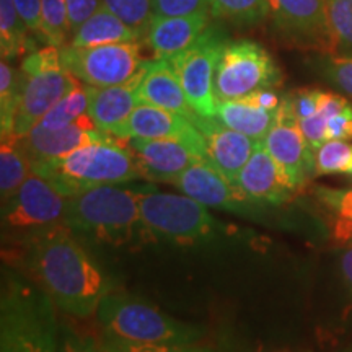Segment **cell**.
<instances>
[{
    "label": "cell",
    "mask_w": 352,
    "mask_h": 352,
    "mask_svg": "<svg viewBox=\"0 0 352 352\" xmlns=\"http://www.w3.org/2000/svg\"><path fill=\"white\" fill-rule=\"evenodd\" d=\"M171 184L184 196L192 197L208 208L243 212L250 204L243 192L208 160H197L188 166Z\"/></svg>",
    "instance_id": "obj_18"
},
{
    "label": "cell",
    "mask_w": 352,
    "mask_h": 352,
    "mask_svg": "<svg viewBox=\"0 0 352 352\" xmlns=\"http://www.w3.org/2000/svg\"><path fill=\"white\" fill-rule=\"evenodd\" d=\"M139 209L148 235L176 245L202 241L212 235L217 226L208 206L189 196L158 192L155 186L140 189Z\"/></svg>",
    "instance_id": "obj_7"
},
{
    "label": "cell",
    "mask_w": 352,
    "mask_h": 352,
    "mask_svg": "<svg viewBox=\"0 0 352 352\" xmlns=\"http://www.w3.org/2000/svg\"><path fill=\"white\" fill-rule=\"evenodd\" d=\"M236 188L254 204L279 206L294 195L287 179L261 140L236 178Z\"/></svg>",
    "instance_id": "obj_19"
},
{
    "label": "cell",
    "mask_w": 352,
    "mask_h": 352,
    "mask_svg": "<svg viewBox=\"0 0 352 352\" xmlns=\"http://www.w3.org/2000/svg\"><path fill=\"white\" fill-rule=\"evenodd\" d=\"M145 67V65H144ZM144 69L131 80L120 85L95 88L90 87V107H88V116L95 122L100 131L111 132L114 127L122 124L134 108L140 103L139 101V83L142 78Z\"/></svg>",
    "instance_id": "obj_22"
},
{
    "label": "cell",
    "mask_w": 352,
    "mask_h": 352,
    "mask_svg": "<svg viewBox=\"0 0 352 352\" xmlns=\"http://www.w3.org/2000/svg\"><path fill=\"white\" fill-rule=\"evenodd\" d=\"M64 196L72 197L85 189L104 184H124L140 179L135 157L126 140L109 138L77 148L60 160L36 166Z\"/></svg>",
    "instance_id": "obj_4"
},
{
    "label": "cell",
    "mask_w": 352,
    "mask_h": 352,
    "mask_svg": "<svg viewBox=\"0 0 352 352\" xmlns=\"http://www.w3.org/2000/svg\"><path fill=\"white\" fill-rule=\"evenodd\" d=\"M21 20L25 21L26 28L30 30L32 36H36L38 41L46 43L43 23V6L41 0H13ZM47 44V43H46Z\"/></svg>",
    "instance_id": "obj_37"
},
{
    "label": "cell",
    "mask_w": 352,
    "mask_h": 352,
    "mask_svg": "<svg viewBox=\"0 0 352 352\" xmlns=\"http://www.w3.org/2000/svg\"><path fill=\"white\" fill-rule=\"evenodd\" d=\"M70 26L77 30L91 13H95L101 7V0H67Z\"/></svg>",
    "instance_id": "obj_42"
},
{
    "label": "cell",
    "mask_w": 352,
    "mask_h": 352,
    "mask_svg": "<svg viewBox=\"0 0 352 352\" xmlns=\"http://www.w3.org/2000/svg\"><path fill=\"white\" fill-rule=\"evenodd\" d=\"M142 186L104 184L69 197L63 223L96 243L122 246L145 232L139 197Z\"/></svg>",
    "instance_id": "obj_2"
},
{
    "label": "cell",
    "mask_w": 352,
    "mask_h": 352,
    "mask_svg": "<svg viewBox=\"0 0 352 352\" xmlns=\"http://www.w3.org/2000/svg\"><path fill=\"white\" fill-rule=\"evenodd\" d=\"M210 13L192 15L157 16L153 15L145 34V44L151 47L155 59H168L195 44L209 28Z\"/></svg>",
    "instance_id": "obj_20"
},
{
    "label": "cell",
    "mask_w": 352,
    "mask_h": 352,
    "mask_svg": "<svg viewBox=\"0 0 352 352\" xmlns=\"http://www.w3.org/2000/svg\"><path fill=\"white\" fill-rule=\"evenodd\" d=\"M100 346L103 352H212L208 347L196 344H139L108 336L103 338Z\"/></svg>",
    "instance_id": "obj_34"
},
{
    "label": "cell",
    "mask_w": 352,
    "mask_h": 352,
    "mask_svg": "<svg viewBox=\"0 0 352 352\" xmlns=\"http://www.w3.org/2000/svg\"><path fill=\"white\" fill-rule=\"evenodd\" d=\"M109 135V132L100 131L91 118L85 114L72 124L59 129H44L43 126L36 124L32 131L21 135L20 140L32 160V166L36 168L60 160L83 145L98 142Z\"/></svg>",
    "instance_id": "obj_15"
},
{
    "label": "cell",
    "mask_w": 352,
    "mask_h": 352,
    "mask_svg": "<svg viewBox=\"0 0 352 352\" xmlns=\"http://www.w3.org/2000/svg\"><path fill=\"white\" fill-rule=\"evenodd\" d=\"M96 318L104 336L139 344H196L204 334L201 327L171 318L124 294L108 292L96 308Z\"/></svg>",
    "instance_id": "obj_5"
},
{
    "label": "cell",
    "mask_w": 352,
    "mask_h": 352,
    "mask_svg": "<svg viewBox=\"0 0 352 352\" xmlns=\"http://www.w3.org/2000/svg\"><path fill=\"white\" fill-rule=\"evenodd\" d=\"M30 30L21 20L13 0H0V51L2 59L12 60L25 52H33L34 43L30 39Z\"/></svg>",
    "instance_id": "obj_26"
},
{
    "label": "cell",
    "mask_w": 352,
    "mask_h": 352,
    "mask_svg": "<svg viewBox=\"0 0 352 352\" xmlns=\"http://www.w3.org/2000/svg\"><path fill=\"white\" fill-rule=\"evenodd\" d=\"M331 38L329 54L352 56V0H324Z\"/></svg>",
    "instance_id": "obj_29"
},
{
    "label": "cell",
    "mask_w": 352,
    "mask_h": 352,
    "mask_svg": "<svg viewBox=\"0 0 352 352\" xmlns=\"http://www.w3.org/2000/svg\"><path fill=\"white\" fill-rule=\"evenodd\" d=\"M334 239L346 246H352V222L344 217L336 220L334 226Z\"/></svg>",
    "instance_id": "obj_46"
},
{
    "label": "cell",
    "mask_w": 352,
    "mask_h": 352,
    "mask_svg": "<svg viewBox=\"0 0 352 352\" xmlns=\"http://www.w3.org/2000/svg\"><path fill=\"white\" fill-rule=\"evenodd\" d=\"M321 70L334 87L352 96V56L329 54L321 63Z\"/></svg>",
    "instance_id": "obj_35"
},
{
    "label": "cell",
    "mask_w": 352,
    "mask_h": 352,
    "mask_svg": "<svg viewBox=\"0 0 352 352\" xmlns=\"http://www.w3.org/2000/svg\"><path fill=\"white\" fill-rule=\"evenodd\" d=\"M20 67L23 70L25 80L16 111L15 135L21 138L32 131L80 80L64 67L60 47L51 44L26 54Z\"/></svg>",
    "instance_id": "obj_6"
},
{
    "label": "cell",
    "mask_w": 352,
    "mask_h": 352,
    "mask_svg": "<svg viewBox=\"0 0 352 352\" xmlns=\"http://www.w3.org/2000/svg\"><path fill=\"white\" fill-rule=\"evenodd\" d=\"M43 23L46 43L63 47L72 38V26L69 19L67 0H41Z\"/></svg>",
    "instance_id": "obj_32"
},
{
    "label": "cell",
    "mask_w": 352,
    "mask_h": 352,
    "mask_svg": "<svg viewBox=\"0 0 352 352\" xmlns=\"http://www.w3.org/2000/svg\"><path fill=\"white\" fill-rule=\"evenodd\" d=\"M23 70L13 67L7 59L0 63V129L2 139L15 134L16 111L23 90Z\"/></svg>",
    "instance_id": "obj_27"
},
{
    "label": "cell",
    "mask_w": 352,
    "mask_h": 352,
    "mask_svg": "<svg viewBox=\"0 0 352 352\" xmlns=\"http://www.w3.org/2000/svg\"><path fill=\"white\" fill-rule=\"evenodd\" d=\"M351 352H352V351H351Z\"/></svg>",
    "instance_id": "obj_47"
},
{
    "label": "cell",
    "mask_w": 352,
    "mask_h": 352,
    "mask_svg": "<svg viewBox=\"0 0 352 352\" xmlns=\"http://www.w3.org/2000/svg\"><path fill=\"white\" fill-rule=\"evenodd\" d=\"M33 166L26 153L20 135H8L0 145V197L2 204L19 191Z\"/></svg>",
    "instance_id": "obj_25"
},
{
    "label": "cell",
    "mask_w": 352,
    "mask_h": 352,
    "mask_svg": "<svg viewBox=\"0 0 352 352\" xmlns=\"http://www.w3.org/2000/svg\"><path fill=\"white\" fill-rule=\"evenodd\" d=\"M57 352H103V349L90 338L67 333L64 334L63 341L57 346Z\"/></svg>",
    "instance_id": "obj_43"
},
{
    "label": "cell",
    "mask_w": 352,
    "mask_h": 352,
    "mask_svg": "<svg viewBox=\"0 0 352 352\" xmlns=\"http://www.w3.org/2000/svg\"><path fill=\"white\" fill-rule=\"evenodd\" d=\"M23 263L38 287L65 314L85 318L109 292L108 280L64 223L21 239Z\"/></svg>",
    "instance_id": "obj_1"
},
{
    "label": "cell",
    "mask_w": 352,
    "mask_h": 352,
    "mask_svg": "<svg viewBox=\"0 0 352 352\" xmlns=\"http://www.w3.org/2000/svg\"><path fill=\"white\" fill-rule=\"evenodd\" d=\"M64 67L88 87L120 85L138 76L148 59L144 57L142 43H116L103 46L60 47Z\"/></svg>",
    "instance_id": "obj_9"
},
{
    "label": "cell",
    "mask_w": 352,
    "mask_h": 352,
    "mask_svg": "<svg viewBox=\"0 0 352 352\" xmlns=\"http://www.w3.org/2000/svg\"><path fill=\"white\" fill-rule=\"evenodd\" d=\"M320 95L321 90H311V88H303V90H296L287 95V100L292 107V111L296 114L298 121L307 120L314 116L320 108Z\"/></svg>",
    "instance_id": "obj_39"
},
{
    "label": "cell",
    "mask_w": 352,
    "mask_h": 352,
    "mask_svg": "<svg viewBox=\"0 0 352 352\" xmlns=\"http://www.w3.org/2000/svg\"><path fill=\"white\" fill-rule=\"evenodd\" d=\"M226 44L217 30L208 28L188 50L168 57L192 111L199 116L215 118L217 113L219 100L215 96L214 78L219 57Z\"/></svg>",
    "instance_id": "obj_11"
},
{
    "label": "cell",
    "mask_w": 352,
    "mask_h": 352,
    "mask_svg": "<svg viewBox=\"0 0 352 352\" xmlns=\"http://www.w3.org/2000/svg\"><path fill=\"white\" fill-rule=\"evenodd\" d=\"M191 121L204 138L209 164L236 186L239 173L250 160L259 140L223 126L217 118L196 114Z\"/></svg>",
    "instance_id": "obj_16"
},
{
    "label": "cell",
    "mask_w": 352,
    "mask_h": 352,
    "mask_svg": "<svg viewBox=\"0 0 352 352\" xmlns=\"http://www.w3.org/2000/svg\"><path fill=\"white\" fill-rule=\"evenodd\" d=\"M243 98L250 101V103L256 104L258 108L267 109V111H277L280 103H283V96L277 95L272 88H264V90L254 91V94L243 96Z\"/></svg>",
    "instance_id": "obj_44"
},
{
    "label": "cell",
    "mask_w": 352,
    "mask_h": 352,
    "mask_svg": "<svg viewBox=\"0 0 352 352\" xmlns=\"http://www.w3.org/2000/svg\"><path fill=\"white\" fill-rule=\"evenodd\" d=\"M280 80L279 67L261 44L227 43L215 69V96L219 101L239 100L264 88H274Z\"/></svg>",
    "instance_id": "obj_8"
},
{
    "label": "cell",
    "mask_w": 352,
    "mask_h": 352,
    "mask_svg": "<svg viewBox=\"0 0 352 352\" xmlns=\"http://www.w3.org/2000/svg\"><path fill=\"white\" fill-rule=\"evenodd\" d=\"M352 139V107L342 109L331 116L327 122V140Z\"/></svg>",
    "instance_id": "obj_41"
},
{
    "label": "cell",
    "mask_w": 352,
    "mask_h": 352,
    "mask_svg": "<svg viewBox=\"0 0 352 352\" xmlns=\"http://www.w3.org/2000/svg\"><path fill=\"white\" fill-rule=\"evenodd\" d=\"M153 15L178 16L192 13H209L210 0H152Z\"/></svg>",
    "instance_id": "obj_36"
},
{
    "label": "cell",
    "mask_w": 352,
    "mask_h": 352,
    "mask_svg": "<svg viewBox=\"0 0 352 352\" xmlns=\"http://www.w3.org/2000/svg\"><path fill=\"white\" fill-rule=\"evenodd\" d=\"M88 107H90V87L80 82L38 124L44 129H59L88 114Z\"/></svg>",
    "instance_id": "obj_28"
},
{
    "label": "cell",
    "mask_w": 352,
    "mask_h": 352,
    "mask_svg": "<svg viewBox=\"0 0 352 352\" xmlns=\"http://www.w3.org/2000/svg\"><path fill=\"white\" fill-rule=\"evenodd\" d=\"M67 201L50 179L32 170L19 191L2 204L3 230L25 239L63 223Z\"/></svg>",
    "instance_id": "obj_10"
},
{
    "label": "cell",
    "mask_w": 352,
    "mask_h": 352,
    "mask_svg": "<svg viewBox=\"0 0 352 352\" xmlns=\"http://www.w3.org/2000/svg\"><path fill=\"white\" fill-rule=\"evenodd\" d=\"M327 122L328 120L320 111H316L314 116L307 118V120L298 121L307 142L310 144V147L314 148L315 152L327 142Z\"/></svg>",
    "instance_id": "obj_40"
},
{
    "label": "cell",
    "mask_w": 352,
    "mask_h": 352,
    "mask_svg": "<svg viewBox=\"0 0 352 352\" xmlns=\"http://www.w3.org/2000/svg\"><path fill=\"white\" fill-rule=\"evenodd\" d=\"M114 138L127 139H176L186 144L197 157L208 160L206 142L195 122L168 109L139 103L131 116L109 132Z\"/></svg>",
    "instance_id": "obj_13"
},
{
    "label": "cell",
    "mask_w": 352,
    "mask_h": 352,
    "mask_svg": "<svg viewBox=\"0 0 352 352\" xmlns=\"http://www.w3.org/2000/svg\"><path fill=\"white\" fill-rule=\"evenodd\" d=\"M277 111L258 108L245 98L219 101L215 118L223 126L241 132L254 140H263L276 121Z\"/></svg>",
    "instance_id": "obj_24"
},
{
    "label": "cell",
    "mask_w": 352,
    "mask_h": 352,
    "mask_svg": "<svg viewBox=\"0 0 352 352\" xmlns=\"http://www.w3.org/2000/svg\"><path fill=\"white\" fill-rule=\"evenodd\" d=\"M340 271H341L342 283L346 285V290L347 294H349L351 303H352V246H346V248L340 253ZM351 310H352V305L347 311Z\"/></svg>",
    "instance_id": "obj_45"
},
{
    "label": "cell",
    "mask_w": 352,
    "mask_h": 352,
    "mask_svg": "<svg viewBox=\"0 0 352 352\" xmlns=\"http://www.w3.org/2000/svg\"><path fill=\"white\" fill-rule=\"evenodd\" d=\"M140 176L153 183H173L188 166L202 160L176 139H127Z\"/></svg>",
    "instance_id": "obj_17"
},
{
    "label": "cell",
    "mask_w": 352,
    "mask_h": 352,
    "mask_svg": "<svg viewBox=\"0 0 352 352\" xmlns=\"http://www.w3.org/2000/svg\"><path fill=\"white\" fill-rule=\"evenodd\" d=\"M138 95L140 103L168 109V111L178 113L189 120L196 116L186 98V94H184L178 74L175 72L168 59L153 57L147 60L139 83Z\"/></svg>",
    "instance_id": "obj_21"
},
{
    "label": "cell",
    "mask_w": 352,
    "mask_h": 352,
    "mask_svg": "<svg viewBox=\"0 0 352 352\" xmlns=\"http://www.w3.org/2000/svg\"><path fill=\"white\" fill-rule=\"evenodd\" d=\"M209 13L235 23H258L267 16V0H210Z\"/></svg>",
    "instance_id": "obj_31"
},
{
    "label": "cell",
    "mask_w": 352,
    "mask_h": 352,
    "mask_svg": "<svg viewBox=\"0 0 352 352\" xmlns=\"http://www.w3.org/2000/svg\"><path fill=\"white\" fill-rule=\"evenodd\" d=\"M316 196L328 206L329 209L334 210L340 217H344L352 222V188L351 189H331L321 186L316 189Z\"/></svg>",
    "instance_id": "obj_38"
},
{
    "label": "cell",
    "mask_w": 352,
    "mask_h": 352,
    "mask_svg": "<svg viewBox=\"0 0 352 352\" xmlns=\"http://www.w3.org/2000/svg\"><path fill=\"white\" fill-rule=\"evenodd\" d=\"M54 303L19 276L3 277L0 300V352H57Z\"/></svg>",
    "instance_id": "obj_3"
},
{
    "label": "cell",
    "mask_w": 352,
    "mask_h": 352,
    "mask_svg": "<svg viewBox=\"0 0 352 352\" xmlns=\"http://www.w3.org/2000/svg\"><path fill=\"white\" fill-rule=\"evenodd\" d=\"M142 36L126 25L120 16L101 6L83 23L74 30L70 44L77 47L103 46V44L140 41Z\"/></svg>",
    "instance_id": "obj_23"
},
{
    "label": "cell",
    "mask_w": 352,
    "mask_h": 352,
    "mask_svg": "<svg viewBox=\"0 0 352 352\" xmlns=\"http://www.w3.org/2000/svg\"><path fill=\"white\" fill-rule=\"evenodd\" d=\"M101 6L120 16L126 25L135 30L142 39L145 38L153 19L152 0H101Z\"/></svg>",
    "instance_id": "obj_33"
},
{
    "label": "cell",
    "mask_w": 352,
    "mask_h": 352,
    "mask_svg": "<svg viewBox=\"0 0 352 352\" xmlns=\"http://www.w3.org/2000/svg\"><path fill=\"white\" fill-rule=\"evenodd\" d=\"M261 142L279 165L294 192L316 176L315 151L307 142L287 96H283L274 124Z\"/></svg>",
    "instance_id": "obj_12"
},
{
    "label": "cell",
    "mask_w": 352,
    "mask_h": 352,
    "mask_svg": "<svg viewBox=\"0 0 352 352\" xmlns=\"http://www.w3.org/2000/svg\"><path fill=\"white\" fill-rule=\"evenodd\" d=\"M315 175L352 176V144L349 140H327L315 152Z\"/></svg>",
    "instance_id": "obj_30"
},
{
    "label": "cell",
    "mask_w": 352,
    "mask_h": 352,
    "mask_svg": "<svg viewBox=\"0 0 352 352\" xmlns=\"http://www.w3.org/2000/svg\"><path fill=\"white\" fill-rule=\"evenodd\" d=\"M267 16L294 43L331 52L324 0H267Z\"/></svg>",
    "instance_id": "obj_14"
}]
</instances>
